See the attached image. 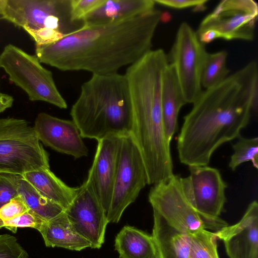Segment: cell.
<instances>
[{
  "label": "cell",
  "instance_id": "cell-32",
  "mask_svg": "<svg viewBox=\"0 0 258 258\" xmlns=\"http://www.w3.org/2000/svg\"><path fill=\"white\" fill-rule=\"evenodd\" d=\"M29 209L19 196L0 208V229L4 222L10 220L28 211Z\"/></svg>",
  "mask_w": 258,
  "mask_h": 258
},
{
  "label": "cell",
  "instance_id": "cell-14",
  "mask_svg": "<svg viewBox=\"0 0 258 258\" xmlns=\"http://www.w3.org/2000/svg\"><path fill=\"white\" fill-rule=\"evenodd\" d=\"M33 127L39 141L57 152L71 155L75 159L88 154V150L73 120L60 119L41 112L37 115Z\"/></svg>",
  "mask_w": 258,
  "mask_h": 258
},
{
  "label": "cell",
  "instance_id": "cell-2",
  "mask_svg": "<svg viewBox=\"0 0 258 258\" xmlns=\"http://www.w3.org/2000/svg\"><path fill=\"white\" fill-rule=\"evenodd\" d=\"M162 13L154 10L107 24L85 25L53 44L36 45L40 62L62 71L118 73L152 50Z\"/></svg>",
  "mask_w": 258,
  "mask_h": 258
},
{
  "label": "cell",
  "instance_id": "cell-3",
  "mask_svg": "<svg viewBox=\"0 0 258 258\" xmlns=\"http://www.w3.org/2000/svg\"><path fill=\"white\" fill-rule=\"evenodd\" d=\"M168 63L163 50L152 49L128 66L124 74L133 115L131 135L141 154L148 184H156L174 174L161 104L163 76Z\"/></svg>",
  "mask_w": 258,
  "mask_h": 258
},
{
  "label": "cell",
  "instance_id": "cell-21",
  "mask_svg": "<svg viewBox=\"0 0 258 258\" xmlns=\"http://www.w3.org/2000/svg\"><path fill=\"white\" fill-rule=\"evenodd\" d=\"M22 176L42 195L61 206L64 210L73 202L79 189V187L68 186L49 168L28 172Z\"/></svg>",
  "mask_w": 258,
  "mask_h": 258
},
{
  "label": "cell",
  "instance_id": "cell-8",
  "mask_svg": "<svg viewBox=\"0 0 258 258\" xmlns=\"http://www.w3.org/2000/svg\"><path fill=\"white\" fill-rule=\"evenodd\" d=\"M1 19L26 30L48 28L68 34L81 28L70 16V0H6Z\"/></svg>",
  "mask_w": 258,
  "mask_h": 258
},
{
  "label": "cell",
  "instance_id": "cell-15",
  "mask_svg": "<svg viewBox=\"0 0 258 258\" xmlns=\"http://www.w3.org/2000/svg\"><path fill=\"white\" fill-rule=\"evenodd\" d=\"M223 240L229 258H258V203L248 205L242 218L236 224L215 232Z\"/></svg>",
  "mask_w": 258,
  "mask_h": 258
},
{
  "label": "cell",
  "instance_id": "cell-28",
  "mask_svg": "<svg viewBox=\"0 0 258 258\" xmlns=\"http://www.w3.org/2000/svg\"><path fill=\"white\" fill-rule=\"evenodd\" d=\"M47 221L31 210L6 222L2 224L5 227L15 233L18 228L30 227L39 231L44 222Z\"/></svg>",
  "mask_w": 258,
  "mask_h": 258
},
{
  "label": "cell",
  "instance_id": "cell-26",
  "mask_svg": "<svg viewBox=\"0 0 258 258\" xmlns=\"http://www.w3.org/2000/svg\"><path fill=\"white\" fill-rule=\"evenodd\" d=\"M233 145V154L230 157L229 167L235 171L241 164L251 161L256 169L258 167V138H247L240 135Z\"/></svg>",
  "mask_w": 258,
  "mask_h": 258
},
{
  "label": "cell",
  "instance_id": "cell-4",
  "mask_svg": "<svg viewBox=\"0 0 258 258\" xmlns=\"http://www.w3.org/2000/svg\"><path fill=\"white\" fill-rule=\"evenodd\" d=\"M70 114L82 138L98 141L131 135L133 115L124 74L92 75L82 85Z\"/></svg>",
  "mask_w": 258,
  "mask_h": 258
},
{
  "label": "cell",
  "instance_id": "cell-30",
  "mask_svg": "<svg viewBox=\"0 0 258 258\" xmlns=\"http://www.w3.org/2000/svg\"><path fill=\"white\" fill-rule=\"evenodd\" d=\"M0 258H29V254L15 236L3 234H0Z\"/></svg>",
  "mask_w": 258,
  "mask_h": 258
},
{
  "label": "cell",
  "instance_id": "cell-6",
  "mask_svg": "<svg viewBox=\"0 0 258 258\" xmlns=\"http://www.w3.org/2000/svg\"><path fill=\"white\" fill-rule=\"evenodd\" d=\"M148 184L145 166L131 135L121 137L112 198L106 214L108 223H118L125 209Z\"/></svg>",
  "mask_w": 258,
  "mask_h": 258
},
{
  "label": "cell",
  "instance_id": "cell-9",
  "mask_svg": "<svg viewBox=\"0 0 258 258\" xmlns=\"http://www.w3.org/2000/svg\"><path fill=\"white\" fill-rule=\"evenodd\" d=\"M207 52L191 27L179 26L170 52L171 64L186 103L193 104L203 90L201 74Z\"/></svg>",
  "mask_w": 258,
  "mask_h": 258
},
{
  "label": "cell",
  "instance_id": "cell-19",
  "mask_svg": "<svg viewBox=\"0 0 258 258\" xmlns=\"http://www.w3.org/2000/svg\"><path fill=\"white\" fill-rule=\"evenodd\" d=\"M155 4L154 0H105L83 23L95 25L131 18L154 10Z\"/></svg>",
  "mask_w": 258,
  "mask_h": 258
},
{
  "label": "cell",
  "instance_id": "cell-25",
  "mask_svg": "<svg viewBox=\"0 0 258 258\" xmlns=\"http://www.w3.org/2000/svg\"><path fill=\"white\" fill-rule=\"evenodd\" d=\"M215 232L206 229L190 234L188 258H220Z\"/></svg>",
  "mask_w": 258,
  "mask_h": 258
},
{
  "label": "cell",
  "instance_id": "cell-17",
  "mask_svg": "<svg viewBox=\"0 0 258 258\" xmlns=\"http://www.w3.org/2000/svg\"><path fill=\"white\" fill-rule=\"evenodd\" d=\"M152 236L158 258H188L190 234L167 223L153 211Z\"/></svg>",
  "mask_w": 258,
  "mask_h": 258
},
{
  "label": "cell",
  "instance_id": "cell-16",
  "mask_svg": "<svg viewBox=\"0 0 258 258\" xmlns=\"http://www.w3.org/2000/svg\"><path fill=\"white\" fill-rule=\"evenodd\" d=\"M121 137L110 136L98 142L88 175L106 215L111 203Z\"/></svg>",
  "mask_w": 258,
  "mask_h": 258
},
{
  "label": "cell",
  "instance_id": "cell-31",
  "mask_svg": "<svg viewBox=\"0 0 258 258\" xmlns=\"http://www.w3.org/2000/svg\"><path fill=\"white\" fill-rule=\"evenodd\" d=\"M21 175L0 173V208L18 196V187Z\"/></svg>",
  "mask_w": 258,
  "mask_h": 258
},
{
  "label": "cell",
  "instance_id": "cell-29",
  "mask_svg": "<svg viewBox=\"0 0 258 258\" xmlns=\"http://www.w3.org/2000/svg\"><path fill=\"white\" fill-rule=\"evenodd\" d=\"M105 0H70V16L75 23H83L90 13L99 7Z\"/></svg>",
  "mask_w": 258,
  "mask_h": 258
},
{
  "label": "cell",
  "instance_id": "cell-33",
  "mask_svg": "<svg viewBox=\"0 0 258 258\" xmlns=\"http://www.w3.org/2000/svg\"><path fill=\"white\" fill-rule=\"evenodd\" d=\"M34 39L36 45H46L57 42L63 38L67 34L57 30L41 28L37 30H26Z\"/></svg>",
  "mask_w": 258,
  "mask_h": 258
},
{
  "label": "cell",
  "instance_id": "cell-7",
  "mask_svg": "<svg viewBox=\"0 0 258 258\" xmlns=\"http://www.w3.org/2000/svg\"><path fill=\"white\" fill-rule=\"evenodd\" d=\"M180 177L173 174L151 188L148 199L153 211L170 225L190 234L202 229L217 231L227 226L207 221L199 214L185 197Z\"/></svg>",
  "mask_w": 258,
  "mask_h": 258
},
{
  "label": "cell",
  "instance_id": "cell-5",
  "mask_svg": "<svg viewBox=\"0 0 258 258\" xmlns=\"http://www.w3.org/2000/svg\"><path fill=\"white\" fill-rule=\"evenodd\" d=\"M0 68L8 74L10 81L27 94L30 100L44 101L61 109L67 108L51 72L41 64L36 56L8 44L0 54Z\"/></svg>",
  "mask_w": 258,
  "mask_h": 258
},
{
  "label": "cell",
  "instance_id": "cell-24",
  "mask_svg": "<svg viewBox=\"0 0 258 258\" xmlns=\"http://www.w3.org/2000/svg\"><path fill=\"white\" fill-rule=\"evenodd\" d=\"M227 53L221 50L207 53L203 65L201 85L206 89L212 88L224 81L229 70L227 67Z\"/></svg>",
  "mask_w": 258,
  "mask_h": 258
},
{
  "label": "cell",
  "instance_id": "cell-20",
  "mask_svg": "<svg viewBox=\"0 0 258 258\" xmlns=\"http://www.w3.org/2000/svg\"><path fill=\"white\" fill-rule=\"evenodd\" d=\"M38 231L47 247L81 251L91 246L90 243L73 228L64 211L46 221Z\"/></svg>",
  "mask_w": 258,
  "mask_h": 258
},
{
  "label": "cell",
  "instance_id": "cell-22",
  "mask_svg": "<svg viewBox=\"0 0 258 258\" xmlns=\"http://www.w3.org/2000/svg\"><path fill=\"white\" fill-rule=\"evenodd\" d=\"M119 258H158L152 235L135 227L125 225L115 238Z\"/></svg>",
  "mask_w": 258,
  "mask_h": 258
},
{
  "label": "cell",
  "instance_id": "cell-13",
  "mask_svg": "<svg viewBox=\"0 0 258 258\" xmlns=\"http://www.w3.org/2000/svg\"><path fill=\"white\" fill-rule=\"evenodd\" d=\"M49 168L48 153L36 137L0 139V173L22 175Z\"/></svg>",
  "mask_w": 258,
  "mask_h": 258
},
{
  "label": "cell",
  "instance_id": "cell-1",
  "mask_svg": "<svg viewBox=\"0 0 258 258\" xmlns=\"http://www.w3.org/2000/svg\"><path fill=\"white\" fill-rule=\"evenodd\" d=\"M258 69L252 61L215 86L203 91L184 117L177 149L180 162L207 166L214 152L237 138L257 112Z\"/></svg>",
  "mask_w": 258,
  "mask_h": 258
},
{
  "label": "cell",
  "instance_id": "cell-35",
  "mask_svg": "<svg viewBox=\"0 0 258 258\" xmlns=\"http://www.w3.org/2000/svg\"><path fill=\"white\" fill-rule=\"evenodd\" d=\"M13 101L14 99L12 96L0 93V113L11 107Z\"/></svg>",
  "mask_w": 258,
  "mask_h": 258
},
{
  "label": "cell",
  "instance_id": "cell-12",
  "mask_svg": "<svg viewBox=\"0 0 258 258\" xmlns=\"http://www.w3.org/2000/svg\"><path fill=\"white\" fill-rule=\"evenodd\" d=\"M64 212L73 228L90 243L91 248L102 246L108 222L89 175Z\"/></svg>",
  "mask_w": 258,
  "mask_h": 258
},
{
  "label": "cell",
  "instance_id": "cell-18",
  "mask_svg": "<svg viewBox=\"0 0 258 258\" xmlns=\"http://www.w3.org/2000/svg\"><path fill=\"white\" fill-rule=\"evenodd\" d=\"M162 112L165 134L170 143L178 130V117L181 107L186 104L171 63L165 68L162 80Z\"/></svg>",
  "mask_w": 258,
  "mask_h": 258
},
{
  "label": "cell",
  "instance_id": "cell-10",
  "mask_svg": "<svg viewBox=\"0 0 258 258\" xmlns=\"http://www.w3.org/2000/svg\"><path fill=\"white\" fill-rule=\"evenodd\" d=\"M258 16L253 0H223L201 22L198 35L208 32L212 39L252 40Z\"/></svg>",
  "mask_w": 258,
  "mask_h": 258
},
{
  "label": "cell",
  "instance_id": "cell-23",
  "mask_svg": "<svg viewBox=\"0 0 258 258\" xmlns=\"http://www.w3.org/2000/svg\"><path fill=\"white\" fill-rule=\"evenodd\" d=\"M18 194L30 210L45 220H50L64 211L61 206L42 195L22 175L19 181Z\"/></svg>",
  "mask_w": 258,
  "mask_h": 258
},
{
  "label": "cell",
  "instance_id": "cell-34",
  "mask_svg": "<svg viewBox=\"0 0 258 258\" xmlns=\"http://www.w3.org/2000/svg\"><path fill=\"white\" fill-rule=\"evenodd\" d=\"M156 4L174 9H184L190 7L205 8L208 0H154Z\"/></svg>",
  "mask_w": 258,
  "mask_h": 258
},
{
  "label": "cell",
  "instance_id": "cell-36",
  "mask_svg": "<svg viewBox=\"0 0 258 258\" xmlns=\"http://www.w3.org/2000/svg\"><path fill=\"white\" fill-rule=\"evenodd\" d=\"M5 2L6 0H0V15L1 16L3 14Z\"/></svg>",
  "mask_w": 258,
  "mask_h": 258
},
{
  "label": "cell",
  "instance_id": "cell-11",
  "mask_svg": "<svg viewBox=\"0 0 258 258\" xmlns=\"http://www.w3.org/2000/svg\"><path fill=\"white\" fill-rule=\"evenodd\" d=\"M188 167L189 175L180 177L183 191L188 201L204 219L227 225L219 217L226 202L227 187L219 170L208 165Z\"/></svg>",
  "mask_w": 258,
  "mask_h": 258
},
{
  "label": "cell",
  "instance_id": "cell-27",
  "mask_svg": "<svg viewBox=\"0 0 258 258\" xmlns=\"http://www.w3.org/2000/svg\"><path fill=\"white\" fill-rule=\"evenodd\" d=\"M35 137L36 136L33 127L25 120L14 118L0 119V139Z\"/></svg>",
  "mask_w": 258,
  "mask_h": 258
}]
</instances>
